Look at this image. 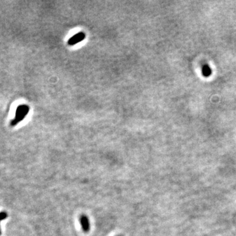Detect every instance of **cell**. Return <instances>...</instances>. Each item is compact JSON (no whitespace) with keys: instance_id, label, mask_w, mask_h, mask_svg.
<instances>
[{"instance_id":"obj_1","label":"cell","mask_w":236,"mask_h":236,"mask_svg":"<svg viewBox=\"0 0 236 236\" xmlns=\"http://www.w3.org/2000/svg\"><path fill=\"white\" fill-rule=\"evenodd\" d=\"M28 111H29V108L28 106H26V105H23V106H19V108L17 109L18 114L17 116V118L15 119V120H17V121L13 125L17 124V123L20 121L22 119H24L25 116L27 115Z\"/></svg>"},{"instance_id":"obj_2","label":"cell","mask_w":236,"mask_h":236,"mask_svg":"<svg viewBox=\"0 0 236 236\" xmlns=\"http://www.w3.org/2000/svg\"><path fill=\"white\" fill-rule=\"evenodd\" d=\"M79 222H80L81 226L82 228L83 231L87 233L90 231V224L89 218L85 215H82L79 217Z\"/></svg>"},{"instance_id":"obj_3","label":"cell","mask_w":236,"mask_h":236,"mask_svg":"<svg viewBox=\"0 0 236 236\" xmlns=\"http://www.w3.org/2000/svg\"><path fill=\"white\" fill-rule=\"evenodd\" d=\"M85 38V34L83 32H79L76 34L68 41V44L69 45H74L77 43H79Z\"/></svg>"},{"instance_id":"obj_4","label":"cell","mask_w":236,"mask_h":236,"mask_svg":"<svg viewBox=\"0 0 236 236\" xmlns=\"http://www.w3.org/2000/svg\"><path fill=\"white\" fill-rule=\"evenodd\" d=\"M202 74L205 78H208L212 74V70L208 64H204L202 68Z\"/></svg>"},{"instance_id":"obj_5","label":"cell","mask_w":236,"mask_h":236,"mask_svg":"<svg viewBox=\"0 0 236 236\" xmlns=\"http://www.w3.org/2000/svg\"><path fill=\"white\" fill-rule=\"evenodd\" d=\"M7 217V215L6 213H4V212L0 213V222H1L2 220L6 219ZM0 235H1V230H0Z\"/></svg>"},{"instance_id":"obj_6","label":"cell","mask_w":236,"mask_h":236,"mask_svg":"<svg viewBox=\"0 0 236 236\" xmlns=\"http://www.w3.org/2000/svg\"><path fill=\"white\" fill-rule=\"evenodd\" d=\"M118 236H122V235H118Z\"/></svg>"}]
</instances>
